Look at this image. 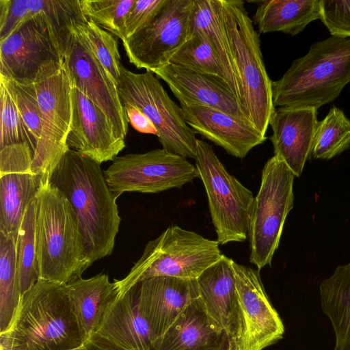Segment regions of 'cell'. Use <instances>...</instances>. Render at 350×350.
<instances>
[{
  "label": "cell",
  "mask_w": 350,
  "mask_h": 350,
  "mask_svg": "<svg viewBox=\"0 0 350 350\" xmlns=\"http://www.w3.org/2000/svg\"><path fill=\"white\" fill-rule=\"evenodd\" d=\"M75 29L118 86L122 64L117 39L90 20L77 25Z\"/></svg>",
  "instance_id": "obj_33"
},
{
  "label": "cell",
  "mask_w": 350,
  "mask_h": 350,
  "mask_svg": "<svg viewBox=\"0 0 350 350\" xmlns=\"http://www.w3.org/2000/svg\"><path fill=\"white\" fill-rule=\"evenodd\" d=\"M100 165L70 148L49 177L70 203L92 263L111 254L121 221Z\"/></svg>",
  "instance_id": "obj_1"
},
{
  "label": "cell",
  "mask_w": 350,
  "mask_h": 350,
  "mask_svg": "<svg viewBox=\"0 0 350 350\" xmlns=\"http://www.w3.org/2000/svg\"><path fill=\"white\" fill-rule=\"evenodd\" d=\"M295 175L273 155L262 170L254 197L248 230L250 262L260 270L271 265L278 247L286 218L293 207Z\"/></svg>",
  "instance_id": "obj_8"
},
{
  "label": "cell",
  "mask_w": 350,
  "mask_h": 350,
  "mask_svg": "<svg viewBox=\"0 0 350 350\" xmlns=\"http://www.w3.org/2000/svg\"><path fill=\"white\" fill-rule=\"evenodd\" d=\"M165 1L166 0H135L125 19V39L148 22Z\"/></svg>",
  "instance_id": "obj_38"
},
{
  "label": "cell",
  "mask_w": 350,
  "mask_h": 350,
  "mask_svg": "<svg viewBox=\"0 0 350 350\" xmlns=\"http://www.w3.org/2000/svg\"><path fill=\"white\" fill-rule=\"evenodd\" d=\"M152 350H230V336L208 319L196 299L152 342Z\"/></svg>",
  "instance_id": "obj_22"
},
{
  "label": "cell",
  "mask_w": 350,
  "mask_h": 350,
  "mask_svg": "<svg viewBox=\"0 0 350 350\" xmlns=\"http://www.w3.org/2000/svg\"><path fill=\"white\" fill-rule=\"evenodd\" d=\"M16 242V236L0 232V334L11 325L21 298Z\"/></svg>",
  "instance_id": "obj_29"
},
{
  "label": "cell",
  "mask_w": 350,
  "mask_h": 350,
  "mask_svg": "<svg viewBox=\"0 0 350 350\" xmlns=\"http://www.w3.org/2000/svg\"><path fill=\"white\" fill-rule=\"evenodd\" d=\"M72 123L67 145L98 163L113 161L125 147L104 111L72 85Z\"/></svg>",
  "instance_id": "obj_17"
},
{
  "label": "cell",
  "mask_w": 350,
  "mask_h": 350,
  "mask_svg": "<svg viewBox=\"0 0 350 350\" xmlns=\"http://www.w3.org/2000/svg\"><path fill=\"white\" fill-rule=\"evenodd\" d=\"M186 123L196 132L243 159L267 139L251 124L218 109L199 105L180 104Z\"/></svg>",
  "instance_id": "obj_19"
},
{
  "label": "cell",
  "mask_w": 350,
  "mask_h": 350,
  "mask_svg": "<svg viewBox=\"0 0 350 350\" xmlns=\"http://www.w3.org/2000/svg\"><path fill=\"white\" fill-rule=\"evenodd\" d=\"M152 73L167 83L180 104L218 109L251 124L225 81L170 63Z\"/></svg>",
  "instance_id": "obj_20"
},
{
  "label": "cell",
  "mask_w": 350,
  "mask_h": 350,
  "mask_svg": "<svg viewBox=\"0 0 350 350\" xmlns=\"http://www.w3.org/2000/svg\"><path fill=\"white\" fill-rule=\"evenodd\" d=\"M78 322L86 341L97 333L110 306L118 298L115 282L107 274L79 278L66 284Z\"/></svg>",
  "instance_id": "obj_25"
},
{
  "label": "cell",
  "mask_w": 350,
  "mask_h": 350,
  "mask_svg": "<svg viewBox=\"0 0 350 350\" xmlns=\"http://www.w3.org/2000/svg\"><path fill=\"white\" fill-rule=\"evenodd\" d=\"M1 129L0 148L27 144L33 151L36 142L26 127L17 107L3 81L0 80Z\"/></svg>",
  "instance_id": "obj_35"
},
{
  "label": "cell",
  "mask_w": 350,
  "mask_h": 350,
  "mask_svg": "<svg viewBox=\"0 0 350 350\" xmlns=\"http://www.w3.org/2000/svg\"><path fill=\"white\" fill-rule=\"evenodd\" d=\"M137 284L139 308L153 340L163 336L198 297L196 279L157 276Z\"/></svg>",
  "instance_id": "obj_18"
},
{
  "label": "cell",
  "mask_w": 350,
  "mask_h": 350,
  "mask_svg": "<svg viewBox=\"0 0 350 350\" xmlns=\"http://www.w3.org/2000/svg\"><path fill=\"white\" fill-rule=\"evenodd\" d=\"M195 159L208 198L209 212L221 245L243 242L248 237L254 196L224 167L213 148L196 142Z\"/></svg>",
  "instance_id": "obj_7"
},
{
  "label": "cell",
  "mask_w": 350,
  "mask_h": 350,
  "mask_svg": "<svg viewBox=\"0 0 350 350\" xmlns=\"http://www.w3.org/2000/svg\"><path fill=\"white\" fill-rule=\"evenodd\" d=\"M194 0H166L155 15L122 41L129 62L152 72L170 61L188 40Z\"/></svg>",
  "instance_id": "obj_14"
},
{
  "label": "cell",
  "mask_w": 350,
  "mask_h": 350,
  "mask_svg": "<svg viewBox=\"0 0 350 350\" xmlns=\"http://www.w3.org/2000/svg\"><path fill=\"white\" fill-rule=\"evenodd\" d=\"M236 280L230 350H262L280 340L283 323L263 287L259 270L233 262Z\"/></svg>",
  "instance_id": "obj_11"
},
{
  "label": "cell",
  "mask_w": 350,
  "mask_h": 350,
  "mask_svg": "<svg viewBox=\"0 0 350 350\" xmlns=\"http://www.w3.org/2000/svg\"><path fill=\"white\" fill-rule=\"evenodd\" d=\"M312 107H278L269 125L275 156L282 160L295 177H299L311 154L319 121Z\"/></svg>",
  "instance_id": "obj_21"
},
{
  "label": "cell",
  "mask_w": 350,
  "mask_h": 350,
  "mask_svg": "<svg viewBox=\"0 0 350 350\" xmlns=\"http://www.w3.org/2000/svg\"><path fill=\"white\" fill-rule=\"evenodd\" d=\"M36 144L42 131L41 111L34 84H24L8 80L0 75Z\"/></svg>",
  "instance_id": "obj_36"
},
{
  "label": "cell",
  "mask_w": 350,
  "mask_h": 350,
  "mask_svg": "<svg viewBox=\"0 0 350 350\" xmlns=\"http://www.w3.org/2000/svg\"><path fill=\"white\" fill-rule=\"evenodd\" d=\"M41 111L42 131L32 162V172L49 178L70 149L67 138L72 123V85L64 65L34 83Z\"/></svg>",
  "instance_id": "obj_13"
},
{
  "label": "cell",
  "mask_w": 350,
  "mask_h": 350,
  "mask_svg": "<svg viewBox=\"0 0 350 350\" xmlns=\"http://www.w3.org/2000/svg\"><path fill=\"white\" fill-rule=\"evenodd\" d=\"M64 46L42 12L21 21L0 40V75L33 84L64 64Z\"/></svg>",
  "instance_id": "obj_10"
},
{
  "label": "cell",
  "mask_w": 350,
  "mask_h": 350,
  "mask_svg": "<svg viewBox=\"0 0 350 350\" xmlns=\"http://www.w3.org/2000/svg\"><path fill=\"white\" fill-rule=\"evenodd\" d=\"M321 306L332 324L334 350H350V261L338 266L319 286Z\"/></svg>",
  "instance_id": "obj_28"
},
{
  "label": "cell",
  "mask_w": 350,
  "mask_h": 350,
  "mask_svg": "<svg viewBox=\"0 0 350 350\" xmlns=\"http://www.w3.org/2000/svg\"><path fill=\"white\" fill-rule=\"evenodd\" d=\"M320 18V0H265L254 15L260 33L281 31L291 36Z\"/></svg>",
  "instance_id": "obj_27"
},
{
  "label": "cell",
  "mask_w": 350,
  "mask_h": 350,
  "mask_svg": "<svg viewBox=\"0 0 350 350\" xmlns=\"http://www.w3.org/2000/svg\"><path fill=\"white\" fill-rule=\"evenodd\" d=\"M33 151L27 144L0 148V232L17 236L29 202L41 178L31 169Z\"/></svg>",
  "instance_id": "obj_16"
},
{
  "label": "cell",
  "mask_w": 350,
  "mask_h": 350,
  "mask_svg": "<svg viewBox=\"0 0 350 350\" xmlns=\"http://www.w3.org/2000/svg\"><path fill=\"white\" fill-rule=\"evenodd\" d=\"M170 63L219 78L225 81L229 86L220 61L200 31H193L190 33L188 40L172 56Z\"/></svg>",
  "instance_id": "obj_32"
},
{
  "label": "cell",
  "mask_w": 350,
  "mask_h": 350,
  "mask_svg": "<svg viewBox=\"0 0 350 350\" xmlns=\"http://www.w3.org/2000/svg\"><path fill=\"white\" fill-rule=\"evenodd\" d=\"M233 262L222 254L196 279L198 304L208 319L229 336L236 292Z\"/></svg>",
  "instance_id": "obj_24"
},
{
  "label": "cell",
  "mask_w": 350,
  "mask_h": 350,
  "mask_svg": "<svg viewBox=\"0 0 350 350\" xmlns=\"http://www.w3.org/2000/svg\"><path fill=\"white\" fill-rule=\"evenodd\" d=\"M68 350H86V346H85V344H84L79 347L68 349Z\"/></svg>",
  "instance_id": "obj_41"
},
{
  "label": "cell",
  "mask_w": 350,
  "mask_h": 350,
  "mask_svg": "<svg viewBox=\"0 0 350 350\" xmlns=\"http://www.w3.org/2000/svg\"><path fill=\"white\" fill-rule=\"evenodd\" d=\"M36 213L35 197L27 205L16 236V265L21 296L39 280Z\"/></svg>",
  "instance_id": "obj_30"
},
{
  "label": "cell",
  "mask_w": 350,
  "mask_h": 350,
  "mask_svg": "<svg viewBox=\"0 0 350 350\" xmlns=\"http://www.w3.org/2000/svg\"><path fill=\"white\" fill-rule=\"evenodd\" d=\"M321 20L332 36L350 38V1L320 0Z\"/></svg>",
  "instance_id": "obj_37"
},
{
  "label": "cell",
  "mask_w": 350,
  "mask_h": 350,
  "mask_svg": "<svg viewBox=\"0 0 350 350\" xmlns=\"http://www.w3.org/2000/svg\"><path fill=\"white\" fill-rule=\"evenodd\" d=\"M86 350H128L95 334L85 342Z\"/></svg>",
  "instance_id": "obj_40"
},
{
  "label": "cell",
  "mask_w": 350,
  "mask_h": 350,
  "mask_svg": "<svg viewBox=\"0 0 350 350\" xmlns=\"http://www.w3.org/2000/svg\"><path fill=\"white\" fill-rule=\"evenodd\" d=\"M64 62L71 85L104 111L118 136L124 139L129 120L118 87L75 27L65 49Z\"/></svg>",
  "instance_id": "obj_15"
},
{
  "label": "cell",
  "mask_w": 350,
  "mask_h": 350,
  "mask_svg": "<svg viewBox=\"0 0 350 350\" xmlns=\"http://www.w3.org/2000/svg\"><path fill=\"white\" fill-rule=\"evenodd\" d=\"M36 198L39 280L66 285L92 263L70 203L49 178L41 180Z\"/></svg>",
  "instance_id": "obj_3"
},
{
  "label": "cell",
  "mask_w": 350,
  "mask_h": 350,
  "mask_svg": "<svg viewBox=\"0 0 350 350\" xmlns=\"http://www.w3.org/2000/svg\"><path fill=\"white\" fill-rule=\"evenodd\" d=\"M138 297L136 284L110 306L97 334L128 350H152V333Z\"/></svg>",
  "instance_id": "obj_23"
},
{
  "label": "cell",
  "mask_w": 350,
  "mask_h": 350,
  "mask_svg": "<svg viewBox=\"0 0 350 350\" xmlns=\"http://www.w3.org/2000/svg\"><path fill=\"white\" fill-rule=\"evenodd\" d=\"M135 0H80L84 16L122 41L125 39L124 23Z\"/></svg>",
  "instance_id": "obj_34"
},
{
  "label": "cell",
  "mask_w": 350,
  "mask_h": 350,
  "mask_svg": "<svg viewBox=\"0 0 350 350\" xmlns=\"http://www.w3.org/2000/svg\"><path fill=\"white\" fill-rule=\"evenodd\" d=\"M103 172L117 198L127 191L157 193L179 189L200 178L196 165L163 148L116 157Z\"/></svg>",
  "instance_id": "obj_12"
},
{
  "label": "cell",
  "mask_w": 350,
  "mask_h": 350,
  "mask_svg": "<svg viewBox=\"0 0 350 350\" xmlns=\"http://www.w3.org/2000/svg\"><path fill=\"white\" fill-rule=\"evenodd\" d=\"M122 107L129 122L135 130L140 133L157 135L155 126L142 111L130 105L122 104Z\"/></svg>",
  "instance_id": "obj_39"
},
{
  "label": "cell",
  "mask_w": 350,
  "mask_h": 350,
  "mask_svg": "<svg viewBox=\"0 0 350 350\" xmlns=\"http://www.w3.org/2000/svg\"><path fill=\"white\" fill-rule=\"evenodd\" d=\"M117 87L122 104L136 107L152 122L162 148L186 159H196V133L186 123L180 106L152 72L135 73L122 65Z\"/></svg>",
  "instance_id": "obj_9"
},
{
  "label": "cell",
  "mask_w": 350,
  "mask_h": 350,
  "mask_svg": "<svg viewBox=\"0 0 350 350\" xmlns=\"http://www.w3.org/2000/svg\"><path fill=\"white\" fill-rule=\"evenodd\" d=\"M349 147L350 120L342 109L333 106L318 123L310 156L330 159Z\"/></svg>",
  "instance_id": "obj_31"
},
{
  "label": "cell",
  "mask_w": 350,
  "mask_h": 350,
  "mask_svg": "<svg viewBox=\"0 0 350 350\" xmlns=\"http://www.w3.org/2000/svg\"><path fill=\"white\" fill-rule=\"evenodd\" d=\"M217 241L180 226H169L146 244L142 256L122 280H115L118 297L136 284L157 276L194 280L222 254Z\"/></svg>",
  "instance_id": "obj_6"
},
{
  "label": "cell",
  "mask_w": 350,
  "mask_h": 350,
  "mask_svg": "<svg viewBox=\"0 0 350 350\" xmlns=\"http://www.w3.org/2000/svg\"><path fill=\"white\" fill-rule=\"evenodd\" d=\"M221 14L239 78L241 107L249 122L266 135L275 108L272 81L263 62L259 33L241 0H220Z\"/></svg>",
  "instance_id": "obj_5"
},
{
  "label": "cell",
  "mask_w": 350,
  "mask_h": 350,
  "mask_svg": "<svg viewBox=\"0 0 350 350\" xmlns=\"http://www.w3.org/2000/svg\"><path fill=\"white\" fill-rule=\"evenodd\" d=\"M66 286L38 280L21 298L0 350H68L85 344Z\"/></svg>",
  "instance_id": "obj_2"
},
{
  "label": "cell",
  "mask_w": 350,
  "mask_h": 350,
  "mask_svg": "<svg viewBox=\"0 0 350 350\" xmlns=\"http://www.w3.org/2000/svg\"><path fill=\"white\" fill-rule=\"evenodd\" d=\"M350 82V38L331 36L313 43L272 81L275 107L318 109L334 100Z\"/></svg>",
  "instance_id": "obj_4"
},
{
  "label": "cell",
  "mask_w": 350,
  "mask_h": 350,
  "mask_svg": "<svg viewBox=\"0 0 350 350\" xmlns=\"http://www.w3.org/2000/svg\"><path fill=\"white\" fill-rule=\"evenodd\" d=\"M193 31L202 33L214 50L225 70L230 89L241 107L239 81L222 18L220 0H194L190 33Z\"/></svg>",
  "instance_id": "obj_26"
}]
</instances>
